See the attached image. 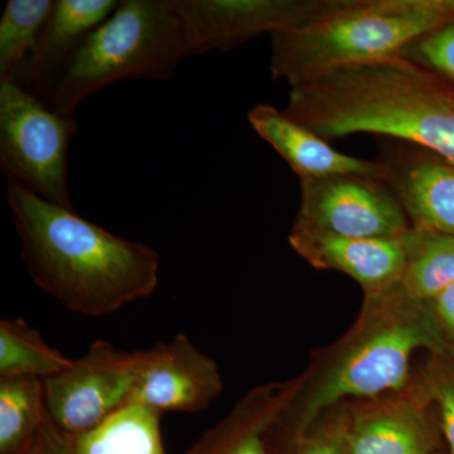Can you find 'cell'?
<instances>
[{"label": "cell", "instance_id": "6da1fadb", "mask_svg": "<svg viewBox=\"0 0 454 454\" xmlns=\"http://www.w3.org/2000/svg\"><path fill=\"white\" fill-rule=\"evenodd\" d=\"M7 200L29 276L70 312L112 315L158 288L154 247L113 234L16 182L8 181Z\"/></svg>", "mask_w": 454, "mask_h": 454}, {"label": "cell", "instance_id": "7a4b0ae2", "mask_svg": "<svg viewBox=\"0 0 454 454\" xmlns=\"http://www.w3.org/2000/svg\"><path fill=\"white\" fill-rule=\"evenodd\" d=\"M448 82L408 57H387L295 83L284 113L327 142L373 134L454 164V88Z\"/></svg>", "mask_w": 454, "mask_h": 454}, {"label": "cell", "instance_id": "3957f363", "mask_svg": "<svg viewBox=\"0 0 454 454\" xmlns=\"http://www.w3.org/2000/svg\"><path fill=\"white\" fill-rule=\"evenodd\" d=\"M454 354L435 324L428 303L395 286L365 297L363 309L345 336L322 349L301 375V385L279 426L298 435L322 415L348 400L397 393L411 384V358L418 349Z\"/></svg>", "mask_w": 454, "mask_h": 454}, {"label": "cell", "instance_id": "277c9868", "mask_svg": "<svg viewBox=\"0 0 454 454\" xmlns=\"http://www.w3.org/2000/svg\"><path fill=\"white\" fill-rule=\"evenodd\" d=\"M453 20L454 0H324L301 25L271 35V77L293 86L342 66L403 56Z\"/></svg>", "mask_w": 454, "mask_h": 454}, {"label": "cell", "instance_id": "5b68a950", "mask_svg": "<svg viewBox=\"0 0 454 454\" xmlns=\"http://www.w3.org/2000/svg\"><path fill=\"white\" fill-rule=\"evenodd\" d=\"M191 55L176 0H124L90 33L44 104L61 115L121 80H167Z\"/></svg>", "mask_w": 454, "mask_h": 454}, {"label": "cell", "instance_id": "8992f818", "mask_svg": "<svg viewBox=\"0 0 454 454\" xmlns=\"http://www.w3.org/2000/svg\"><path fill=\"white\" fill-rule=\"evenodd\" d=\"M76 134L74 115L57 114L40 98L0 80V162L8 181L74 208L67 166Z\"/></svg>", "mask_w": 454, "mask_h": 454}, {"label": "cell", "instance_id": "52a82bcc", "mask_svg": "<svg viewBox=\"0 0 454 454\" xmlns=\"http://www.w3.org/2000/svg\"><path fill=\"white\" fill-rule=\"evenodd\" d=\"M145 349L127 352L97 340L59 375L43 380L44 403L57 428L79 435L128 405Z\"/></svg>", "mask_w": 454, "mask_h": 454}, {"label": "cell", "instance_id": "ba28073f", "mask_svg": "<svg viewBox=\"0 0 454 454\" xmlns=\"http://www.w3.org/2000/svg\"><path fill=\"white\" fill-rule=\"evenodd\" d=\"M300 182L294 225L354 239H402L411 229L402 205L381 179L339 175Z\"/></svg>", "mask_w": 454, "mask_h": 454}, {"label": "cell", "instance_id": "9c48e42d", "mask_svg": "<svg viewBox=\"0 0 454 454\" xmlns=\"http://www.w3.org/2000/svg\"><path fill=\"white\" fill-rule=\"evenodd\" d=\"M191 55L229 51L301 25L324 0H176Z\"/></svg>", "mask_w": 454, "mask_h": 454}, {"label": "cell", "instance_id": "30bf717a", "mask_svg": "<svg viewBox=\"0 0 454 454\" xmlns=\"http://www.w3.org/2000/svg\"><path fill=\"white\" fill-rule=\"evenodd\" d=\"M223 390L220 367L214 358L178 333L167 343L145 349L138 381L128 404H140L158 413H199Z\"/></svg>", "mask_w": 454, "mask_h": 454}, {"label": "cell", "instance_id": "8fae6325", "mask_svg": "<svg viewBox=\"0 0 454 454\" xmlns=\"http://www.w3.org/2000/svg\"><path fill=\"white\" fill-rule=\"evenodd\" d=\"M345 409L349 454H430L434 408L411 387Z\"/></svg>", "mask_w": 454, "mask_h": 454}, {"label": "cell", "instance_id": "7c38bea8", "mask_svg": "<svg viewBox=\"0 0 454 454\" xmlns=\"http://www.w3.org/2000/svg\"><path fill=\"white\" fill-rule=\"evenodd\" d=\"M288 241L312 267L352 278L365 297L382 294L402 283L405 265L402 239L343 238L293 225Z\"/></svg>", "mask_w": 454, "mask_h": 454}, {"label": "cell", "instance_id": "4fadbf2b", "mask_svg": "<svg viewBox=\"0 0 454 454\" xmlns=\"http://www.w3.org/2000/svg\"><path fill=\"white\" fill-rule=\"evenodd\" d=\"M382 163L411 227L454 238V164L413 145Z\"/></svg>", "mask_w": 454, "mask_h": 454}, {"label": "cell", "instance_id": "5bb4252c", "mask_svg": "<svg viewBox=\"0 0 454 454\" xmlns=\"http://www.w3.org/2000/svg\"><path fill=\"white\" fill-rule=\"evenodd\" d=\"M115 0H56L35 49L9 82L44 100L86 37L118 8Z\"/></svg>", "mask_w": 454, "mask_h": 454}, {"label": "cell", "instance_id": "9a60e30c", "mask_svg": "<svg viewBox=\"0 0 454 454\" xmlns=\"http://www.w3.org/2000/svg\"><path fill=\"white\" fill-rule=\"evenodd\" d=\"M247 121L260 138L282 155L300 179L358 175L387 181L384 163L340 153L327 140L295 121L284 110L258 104L247 113Z\"/></svg>", "mask_w": 454, "mask_h": 454}, {"label": "cell", "instance_id": "2e32d148", "mask_svg": "<svg viewBox=\"0 0 454 454\" xmlns=\"http://www.w3.org/2000/svg\"><path fill=\"white\" fill-rule=\"evenodd\" d=\"M300 385L298 376L247 391L188 454H268L265 434L279 422Z\"/></svg>", "mask_w": 454, "mask_h": 454}, {"label": "cell", "instance_id": "e0dca14e", "mask_svg": "<svg viewBox=\"0 0 454 454\" xmlns=\"http://www.w3.org/2000/svg\"><path fill=\"white\" fill-rule=\"evenodd\" d=\"M73 439L76 454H164L160 413L140 404L122 406Z\"/></svg>", "mask_w": 454, "mask_h": 454}, {"label": "cell", "instance_id": "ac0fdd59", "mask_svg": "<svg viewBox=\"0 0 454 454\" xmlns=\"http://www.w3.org/2000/svg\"><path fill=\"white\" fill-rule=\"evenodd\" d=\"M402 240L405 265L400 286L427 303L454 282V238L411 227Z\"/></svg>", "mask_w": 454, "mask_h": 454}, {"label": "cell", "instance_id": "d6986e66", "mask_svg": "<svg viewBox=\"0 0 454 454\" xmlns=\"http://www.w3.org/2000/svg\"><path fill=\"white\" fill-rule=\"evenodd\" d=\"M46 414L42 379L0 378V453H28Z\"/></svg>", "mask_w": 454, "mask_h": 454}, {"label": "cell", "instance_id": "ffe728a7", "mask_svg": "<svg viewBox=\"0 0 454 454\" xmlns=\"http://www.w3.org/2000/svg\"><path fill=\"white\" fill-rule=\"evenodd\" d=\"M44 340L42 334L23 318L0 321V378H38L59 375L73 365Z\"/></svg>", "mask_w": 454, "mask_h": 454}, {"label": "cell", "instance_id": "44dd1931", "mask_svg": "<svg viewBox=\"0 0 454 454\" xmlns=\"http://www.w3.org/2000/svg\"><path fill=\"white\" fill-rule=\"evenodd\" d=\"M52 0H9L0 20V80L20 70L35 49Z\"/></svg>", "mask_w": 454, "mask_h": 454}, {"label": "cell", "instance_id": "7402d4cb", "mask_svg": "<svg viewBox=\"0 0 454 454\" xmlns=\"http://www.w3.org/2000/svg\"><path fill=\"white\" fill-rule=\"evenodd\" d=\"M409 387L434 408L454 454V354L430 355L426 365L414 373Z\"/></svg>", "mask_w": 454, "mask_h": 454}, {"label": "cell", "instance_id": "603a6c76", "mask_svg": "<svg viewBox=\"0 0 454 454\" xmlns=\"http://www.w3.org/2000/svg\"><path fill=\"white\" fill-rule=\"evenodd\" d=\"M403 56L426 66L454 85V20L414 42Z\"/></svg>", "mask_w": 454, "mask_h": 454}, {"label": "cell", "instance_id": "cb8c5ba5", "mask_svg": "<svg viewBox=\"0 0 454 454\" xmlns=\"http://www.w3.org/2000/svg\"><path fill=\"white\" fill-rule=\"evenodd\" d=\"M328 413L330 420L306 442L298 454H349L345 409L340 405Z\"/></svg>", "mask_w": 454, "mask_h": 454}, {"label": "cell", "instance_id": "d4e9b609", "mask_svg": "<svg viewBox=\"0 0 454 454\" xmlns=\"http://www.w3.org/2000/svg\"><path fill=\"white\" fill-rule=\"evenodd\" d=\"M27 454H76L73 435L57 428L46 414L37 438Z\"/></svg>", "mask_w": 454, "mask_h": 454}, {"label": "cell", "instance_id": "484cf974", "mask_svg": "<svg viewBox=\"0 0 454 454\" xmlns=\"http://www.w3.org/2000/svg\"><path fill=\"white\" fill-rule=\"evenodd\" d=\"M427 303L439 331L454 351V282Z\"/></svg>", "mask_w": 454, "mask_h": 454}]
</instances>
